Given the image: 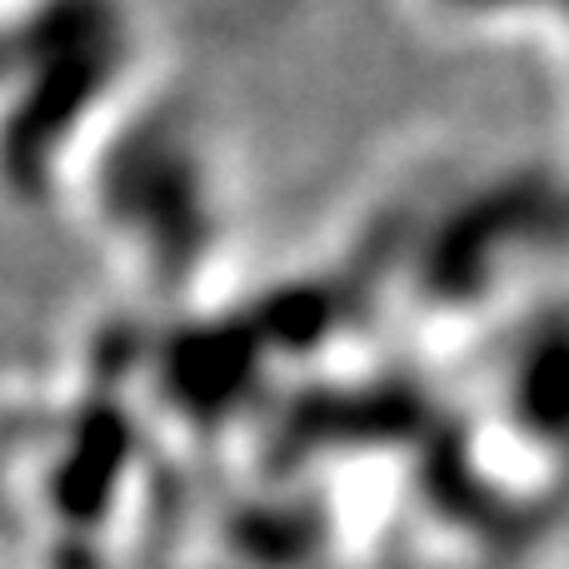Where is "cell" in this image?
I'll return each instance as SVG.
<instances>
[{
  "mask_svg": "<svg viewBox=\"0 0 569 569\" xmlns=\"http://www.w3.org/2000/svg\"><path fill=\"white\" fill-rule=\"evenodd\" d=\"M425 6L445 20H475V26H490V20H505V16H525V10L535 16V0H425Z\"/></svg>",
  "mask_w": 569,
  "mask_h": 569,
  "instance_id": "6da1fadb",
  "label": "cell"
}]
</instances>
